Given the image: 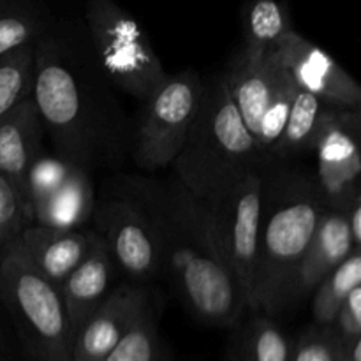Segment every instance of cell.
I'll list each match as a JSON object with an SVG mask.
<instances>
[{
	"instance_id": "6da1fadb",
	"label": "cell",
	"mask_w": 361,
	"mask_h": 361,
	"mask_svg": "<svg viewBox=\"0 0 361 361\" xmlns=\"http://www.w3.org/2000/svg\"><path fill=\"white\" fill-rule=\"evenodd\" d=\"M118 94L85 27L51 21L34 42L32 97L62 159L90 173L126 162L134 123Z\"/></svg>"
},
{
	"instance_id": "7a4b0ae2",
	"label": "cell",
	"mask_w": 361,
	"mask_h": 361,
	"mask_svg": "<svg viewBox=\"0 0 361 361\" xmlns=\"http://www.w3.org/2000/svg\"><path fill=\"white\" fill-rule=\"evenodd\" d=\"M113 183L147 214L164 275L187 309L204 324L236 328L249 312L247 300L197 197L175 175L169 180L122 175Z\"/></svg>"
},
{
	"instance_id": "3957f363",
	"label": "cell",
	"mask_w": 361,
	"mask_h": 361,
	"mask_svg": "<svg viewBox=\"0 0 361 361\" xmlns=\"http://www.w3.org/2000/svg\"><path fill=\"white\" fill-rule=\"evenodd\" d=\"M324 210L312 175L288 162H268L249 310L277 317L291 309L296 270Z\"/></svg>"
},
{
	"instance_id": "277c9868",
	"label": "cell",
	"mask_w": 361,
	"mask_h": 361,
	"mask_svg": "<svg viewBox=\"0 0 361 361\" xmlns=\"http://www.w3.org/2000/svg\"><path fill=\"white\" fill-rule=\"evenodd\" d=\"M268 162L233 104L224 73L204 80L197 115L171 164L176 178L200 196L229 176Z\"/></svg>"
},
{
	"instance_id": "5b68a950",
	"label": "cell",
	"mask_w": 361,
	"mask_h": 361,
	"mask_svg": "<svg viewBox=\"0 0 361 361\" xmlns=\"http://www.w3.org/2000/svg\"><path fill=\"white\" fill-rule=\"evenodd\" d=\"M0 305L23 361H71V334L59 286L42 277L16 242L0 256Z\"/></svg>"
},
{
	"instance_id": "8992f818",
	"label": "cell",
	"mask_w": 361,
	"mask_h": 361,
	"mask_svg": "<svg viewBox=\"0 0 361 361\" xmlns=\"http://www.w3.org/2000/svg\"><path fill=\"white\" fill-rule=\"evenodd\" d=\"M83 27L120 94L143 102L168 78L145 28L115 0H85Z\"/></svg>"
},
{
	"instance_id": "52a82bcc",
	"label": "cell",
	"mask_w": 361,
	"mask_h": 361,
	"mask_svg": "<svg viewBox=\"0 0 361 361\" xmlns=\"http://www.w3.org/2000/svg\"><path fill=\"white\" fill-rule=\"evenodd\" d=\"M268 166V164H267ZM250 168L200 194L207 217L214 228L221 252L247 300L252 295L256 271L257 236L263 207L264 168Z\"/></svg>"
},
{
	"instance_id": "ba28073f",
	"label": "cell",
	"mask_w": 361,
	"mask_h": 361,
	"mask_svg": "<svg viewBox=\"0 0 361 361\" xmlns=\"http://www.w3.org/2000/svg\"><path fill=\"white\" fill-rule=\"evenodd\" d=\"M204 80L194 69L168 74L143 101L134 123L133 155L143 171L169 168L182 150L203 97Z\"/></svg>"
},
{
	"instance_id": "9c48e42d",
	"label": "cell",
	"mask_w": 361,
	"mask_h": 361,
	"mask_svg": "<svg viewBox=\"0 0 361 361\" xmlns=\"http://www.w3.org/2000/svg\"><path fill=\"white\" fill-rule=\"evenodd\" d=\"M90 171L44 150L30 162L23 187V210L30 224L55 229H83L94 215Z\"/></svg>"
},
{
	"instance_id": "30bf717a",
	"label": "cell",
	"mask_w": 361,
	"mask_h": 361,
	"mask_svg": "<svg viewBox=\"0 0 361 361\" xmlns=\"http://www.w3.org/2000/svg\"><path fill=\"white\" fill-rule=\"evenodd\" d=\"M94 233L102 240L127 281L145 284L164 275L154 229L134 197L111 182L109 192L97 197L92 221Z\"/></svg>"
},
{
	"instance_id": "8fae6325",
	"label": "cell",
	"mask_w": 361,
	"mask_h": 361,
	"mask_svg": "<svg viewBox=\"0 0 361 361\" xmlns=\"http://www.w3.org/2000/svg\"><path fill=\"white\" fill-rule=\"evenodd\" d=\"M360 109L326 106L321 118L312 154L323 203L328 210L345 212L361 197Z\"/></svg>"
},
{
	"instance_id": "7c38bea8",
	"label": "cell",
	"mask_w": 361,
	"mask_h": 361,
	"mask_svg": "<svg viewBox=\"0 0 361 361\" xmlns=\"http://www.w3.org/2000/svg\"><path fill=\"white\" fill-rule=\"evenodd\" d=\"M271 55L296 87L314 94L324 104L361 109L358 81L330 53L300 35L295 28L282 35Z\"/></svg>"
},
{
	"instance_id": "4fadbf2b",
	"label": "cell",
	"mask_w": 361,
	"mask_h": 361,
	"mask_svg": "<svg viewBox=\"0 0 361 361\" xmlns=\"http://www.w3.org/2000/svg\"><path fill=\"white\" fill-rule=\"evenodd\" d=\"M152 300L145 284L126 281L85 319L71 345V361H104Z\"/></svg>"
},
{
	"instance_id": "5bb4252c",
	"label": "cell",
	"mask_w": 361,
	"mask_h": 361,
	"mask_svg": "<svg viewBox=\"0 0 361 361\" xmlns=\"http://www.w3.org/2000/svg\"><path fill=\"white\" fill-rule=\"evenodd\" d=\"M95 238V233L85 228L55 229L28 224L16 238V245L42 277L60 286L85 259Z\"/></svg>"
},
{
	"instance_id": "9a60e30c",
	"label": "cell",
	"mask_w": 361,
	"mask_h": 361,
	"mask_svg": "<svg viewBox=\"0 0 361 361\" xmlns=\"http://www.w3.org/2000/svg\"><path fill=\"white\" fill-rule=\"evenodd\" d=\"M356 247L344 212L324 210L307 245L293 282V305L310 296L321 281L335 270Z\"/></svg>"
},
{
	"instance_id": "2e32d148",
	"label": "cell",
	"mask_w": 361,
	"mask_h": 361,
	"mask_svg": "<svg viewBox=\"0 0 361 361\" xmlns=\"http://www.w3.org/2000/svg\"><path fill=\"white\" fill-rule=\"evenodd\" d=\"M44 134V123L32 95L0 116V175L16 189L21 204L25 176L30 162L42 152Z\"/></svg>"
},
{
	"instance_id": "e0dca14e",
	"label": "cell",
	"mask_w": 361,
	"mask_h": 361,
	"mask_svg": "<svg viewBox=\"0 0 361 361\" xmlns=\"http://www.w3.org/2000/svg\"><path fill=\"white\" fill-rule=\"evenodd\" d=\"M115 271V261L97 236L85 259L59 286L69 321L71 345L85 319L104 302L106 296L115 288L113 286Z\"/></svg>"
},
{
	"instance_id": "ac0fdd59",
	"label": "cell",
	"mask_w": 361,
	"mask_h": 361,
	"mask_svg": "<svg viewBox=\"0 0 361 361\" xmlns=\"http://www.w3.org/2000/svg\"><path fill=\"white\" fill-rule=\"evenodd\" d=\"M279 73H281V66L274 59V55L256 60L247 56L242 49L233 56L228 69L224 71L226 85H228L233 104L238 109L254 141H256L264 109L277 85Z\"/></svg>"
},
{
	"instance_id": "d6986e66",
	"label": "cell",
	"mask_w": 361,
	"mask_h": 361,
	"mask_svg": "<svg viewBox=\"0 0 361 361\" xmlns=\"http://www.w3.org/2000/svg\"><path fill=\"white\" fill-rule=\"evenodd\" d=\"M326 106L328 104H324L319 97L296 87V94L293 99L291 109H289L288 120H286L284 130L270 150L268 159L274 162L291 164L295 159L312 154Z\"/></svg>"
},
{
	"instance_id": "ffe728a7",
	"label": "cell",
	"mask_w": 361,
	"mask_h": 361,
	"mask_svg": "<svg viewBox=\"0 0 361 361\" xmlns=\"http://www.w3.org/2000/svg\"><path fill=\"white\" fill-rule=\"evenodd\" d=\"M236 328L235 342L243 361H293L295 342L284 334L275 317L249 310Z\"/></svg>"
},
{
	"instance_id": "44dd1931",
	"label": "cell",
	"mask_w": 361,
	"mask_h": 361,
	"mask_svg": "<svg viewBox=\"0 0 361 361\" xmlns=\"http://www.w3.org/2000/svg\"><path fill=\"white\" fill-rule=\"evenodd\" d=\"M291 28L288 13L277 0H252L243 18L242 51L250 59H267Z\"/></svg>"
},
{
	"instance_id": "7402d4cb",
	"label": "cell",
	"mask_w": 361,
	"mask_h": 361,
	"mask_svg": "<svg viewBox=\"0 0 361 361\" xmlns=\"http://www.w3.org/2000/svg\"><path fill=\"white\" fill-rule=\"evenodd\" d=\"M361 249H355L312 293V319L316 326L331 328L349 293L361 286Z\"/></svg>"
},
{
	"instance_id": "603a6c76",
	"label": "cell",
	"mask_w": 361,
	"mask_h": 361,
	"mask_svg": "<svg viewBox=\"0 0 361 361\" xmlns=\"http://www.w3.org/2000/svg\"><path fill=\"white\" fill-rule=\"evenodd\" d=\"M51 21L37 0H0V56L37 41Z\"/></svg>"
},
{
	"instance_id": "cb8c5ba5",
	"label": "cell",
	"mask_w": 361,
	"mask_h": 361,
	"mask_svg": "<svg viewBox=\"0 0 361 361\" xmlns=\"http://www.w3.org/2000/svg\"><path fill=\"white\" fill-rule=\"evenodd\" d=\"M104 361H175L161 341L154 300L143 307Z\"/></svg>"
},
{
	"instance_id": "d4e9b609",
	"label": "cell",
	"mask_w": 361,
	"mask_h": 361,
	"mask_svg": "<svg viewBox=\"0 0 361 361\" xmlns=\"http://www.w3.org/2000/svg\"><path fill=\"white\" fill-rule=\"evenodd\" d=\"M34 42L0 56V116L32 95Z\"/></svg>"
},
{
	"instance_id": "484cf974",
	"label": "cell",
	"mask_w": 361,
	"mask_h": 361,
	"mask_svg": "<svg viewBox=\"0 0 361 361\" xmlns=\"http://www.w3.org/2000/svg\"><path fill=\"white\" fill-rule=\"evenodd\" d=\"M279 66H281V63H279ZM295 94V81L291 80V76H289L281 66L277 85H275V90L274 94H271L267 109H264L263 118H261L259 122V129H257L256 134L257 148H259V152L267 159L268 155H270V150L274 148V145L277 143V140L281 137L282 130H284L286 120H288ZM268 161H270V159H268Z\"/></svg>"
},
{
	"instance_id": "4316f807",
	"label": "cell",
	"mask_w": 361,
	"mask_h": 361,
	"mask_svg": "<svg viewBox=\"0 0 361 361\" xmlns=\"http://www.w3.org/2000/svg\"><path fill=\"white\" fill-rule=\"evenodd\" d=\"M30 224L16 189L0 175V256L16 242L20 233Z\"/></svg>"
},
{
	"instance_id": "83f0119b",
	"label": "cell",
	"mask_w": 361,
	"mask_h": 361,
	"mask_svg": "<svg viewBox=\"0 0 361 361\" xmlns=\"http://www.w3.org/2000/svg\"><path fill=\"white\" fill-rule=\"evenodd\" d=\"M293 361H338V348L331 328L310 324L296 338Z\"/></svg>"
},
{
	"instance_id": "f1b7e54d",
	"label": "cell",
	"mask_w": 361,
	"mask_h": 361,
	"mask_svg": "<svg viewBox=\"0 0 361 361\" xmlns=\"http://www.w3.org/2000/svg\"><path fill=\"white\" fill-rule=\"evenodd\" d=\"M338 349L351 345L361 338V286L353 289L338 309L331 324Z\"/></svg>"
},
{
	"instance_id": "f546056e",
	"label": "cell",
	"mask_w": 361,
	"mask_h": 361,
	"mask_svg": "<svg viewBox=\"0 0 361 361\" xmlns=\"http://www.w3.org/2000/svg\"><path fill=\"white\" fill-rule=\"evenodd\" d=\"M0 361H23L18 342L13 341L2 319H0Z\"/></svg>"
},
{
	"instance_id": "4dcf8cb0",
	"label": "cell",
	"mask_w": 361,
	"mask_h": 361,
	"mask_svg": "<svg viewBox=\"0 0 361 361\" xmlns=\"http://www.w3.org/2000/svg\"><path fill=\"white\" fill-rule=\"evenodd\" d=\"M344 214L348 217V226L349 231H351L353 242H355L356 247H361V197L356 200Z\"/></svg>"
},
{
	"instance_id": "1f68e13d",
	"label": "cell",
	"mask_w": 361,
	"mask_h": 361,
	"mask_svg": "<svg viewBox=\"0 0 361 361\" xmlns=\"http://www.w3.org/2000/svg\"><path fill=\"white\" fill-rule=\"evenodd\" d=\"M338 361H361V338L344 349H338Z\"/></svg>"
},
{
	"instance_id": "d6a6232c",
	"label": "cell",
	"mask_w": 361,
	"mask_h": 361,
	"mask_svg": "<svg viewBox=\"0 0 361 361\" xmlns=\"http://www.w3.org/2000/svg\"><path fill=\"white\" fill-rule=\"evenodd\" d=\"M226 361H243L242 355H240V351H238V348H236L235 338H233V341H231V345H229L228 355H226Z\"/></svg>"
}]
</instances>
